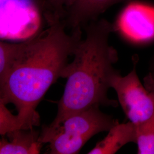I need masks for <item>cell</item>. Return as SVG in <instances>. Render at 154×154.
<instances>
[{"label": "cell", "mask_w": 154, "mask_h": 154, "mask_svg": "<svg viewBox=\"0 0 154 154\" xmlns=\"http://www.w3.org/2000/svg\"><path fill=\"white\" fill-rule=\"evenodd\" d=\"M62 20L49 29L20 42L18 52L4 80L0 82V102L16 106V130L39 124L36 109L50 87L61 78L77 45L82 29L66 32Z\"/></svg>", "instance_id": "1"}, {"label": "cell", "mask_w": 154, "mask_h": 154, "mask_svg": "<svg viewBox=\"0 0 154 154\" xmlns=\"http://www.w3.org/2000/svg\"><path fill=\"white\" fill-rule=\"evenodd\" d=\"M83 29L85 38L77 45L73 61L62 74L61 78H66L67 82L50 126H57L67 116L92 107L118 105V101L107 96L111 79L118 72L114 67L118 61V52L109 44L114 24L98 18Z\"/></svg>", "instance_id": "2"}, {"label": "cell", "mask_w": 154, "mask_h": 154, "mask_svg": "<svg viewBox=\"0 0 154 154\" xmlns=\"http://www.w3.org/2000/svg\"><path fill=\"white\" fill-rule=\"evenodd\" d=\"M118 122L94 106L67 116L57 126H43L40 140L49 144V154H78L89 139Z\"/></svg>", "instance_id": "3"}, {"label": "cell", "mask_w": 154, "mask_h": 154, "mask_svg": "<svg viewBox=\"0 0 154 154\" xmlns=\"http://www.w3.org/2000/svg\"><path fill=\"white\" fill-rule=\"evenodd\" d=\"M138 61H133L132 70L127 75L122 77L118 72L110 83L127 118L135 125L146 121L154 113V89L146 88L140 82L137 72Z\"/></svg>", "instance_id": "4"}, {"label": "cell", "mask_w": 154, "mask_h": 154, "mask_svg": "<svg viewBox=\"0 0 154 154\" xmlns=\"http://www.w3.org/2000/svg\"><path fill=\"white\" fill-rule=\"evenodd\" d=\"M127 40L137 44L154 40V8L141 3L131 2L122 11L114 25Z\"/></svg>", "instance_id": "5"}, {"label": "cell", "mask_w": 154, "mask_h": 154, "mask_svg": "<svg viewBox=\"0 0 154 154\" xmlns=\"http://www.w3.org/2000/svg\"><path fill=\"white\" fill-rule=\"evenodd\" d=\"M132 0H74L66 11L62 21L71 30L83 29L90 22L99 17L111 6Z\"/></svg>", "instance_id": "6"}, {"label": "cell", "mask_w": 154, "mask_h": 154, "mask_svg": "<svg viewBox=\"0 0 154 154\" xmlns=\"http://www.w3.org/2000/svg\"><path fill=\"white\" fill-rule=\"evenodd\" d=\"M41 132L30 129H17L8 132L1 139V154H39L43 143Z\"/></svg>", "instance_id": "7"}, {"label": "cell", "mask_w": 154, "mask_h": 154, "mask_svg": "<svg viewBox=\"0 0 154 154\" xmlns=\"http://www.w3.org/2000/svg\"><path fill=\"white\" fill-rule=\"evenodd\" d=\"M136 126L131 122L120 124L119 122L108 131V134L88 152L89 154H114L125 145L137 143Z\"/></svg>", "instance_id": "8"}, {"label": "cell", "mask_w": 154, "mask_h": 154, "mask_svg": "<svg viewBox=\"0 0 154 154\" xmlns=\"http://www.w3.org/2000/svg\"><path fill=\"white\" fill-rule=\"evenodd\" d=\"M146 88L154 89V85L146 83ZM138 154H154V113L146 121L135 125Z\"/></svg>", "instance_id": "9"}, {"label": "cell", "mask_w": 154, "mask_h": 154, "mask_svg": "<svg viewBox=\"0 0 154 154\" xmlns=\"http://www.w3.org/2000/svg\"><path fill=\"white\" fill-rule=\"evenodd\" d=\"M20 42H0V82L9 72L18 52Z\"/></svg>", "instance_id": "10"}, {"label": "cell", "mask_w": 154, "mask_h": 154, "mask_svg": "<svg viewBox=\"0 0 154 154\" xmlns=\"http://www.w3.org/2000/svg\"><path fill=\"white\" fill-rule=\"evenodd\" d=\"M54 12L50 22L56 20H63L66 16L67 9L72 5L74 0H46Z\"/></svg>", "instance_id": "11"}, {"label": "cell", "mask_w": 154, "mask_h": 154, "mask_svg": "<svg viewBox=\"0 0 154 154\" xmlns=\"http://www.w3.org/2000/svg\"><path fill=\"white\" fill-rule=\"evenodd\" d=\"M144 79L154 85V76L152 75L150 72H149V74L144 77Z\"/></svg>", "instance_id": "12"}, {"label": "cell", "mask_w": 154, "mask_h": 154, "mask_svg": "<svg viewBox=\"0 0 154 154\" xmlns=\"http://www.w3.org/2000/svg\"><path fill=\"white\" fill-rule=\"evenodd\" d=\"M152 75L154 76V55L150 62V66H149V72Z\"/></svg>", "instance_id": "13"}]
</instances>
